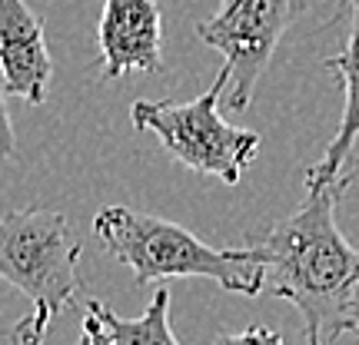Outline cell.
<instances>
[{"instance_id":"obj_1","label":"cell","mask_w":359,"mask_h":345,"mask_svg":"<svg viewBox=\"0 0 359 345\" xmlns=\"http://www.w3.org/2000/svg\"><path fill=\"white\" fill-rule=\"evenodd\" d=\"M353 173L306 186V199L290 216L246 239L263 262V293L293 302L306 319V335L333 342L359 335V249L336 226V206Z\"/></svg>"},{"instance_id":"obj_2","label":"cell","mask_w":359,"mask_h":345,"mask_svg":"<svg viewBox=\"0 0 359 345\" xmlns=\"http://www.w3.org/2000/svg\"><path fill=\"white\" fill-rule=\"evenodd\" d=\"M93 236L133 272L137 286L163 279H213L226 293H263V262L246 246L213 249L170 219L130 206H103L93 216Z\"/></svg>"},{"instance_id":"obj_3","label":"cell","mask_w":359,"mask_h":345,"mask_svg":"<svg viewBox=\"0 0 359 345\" xmlns=\"http://www.w3.org/2000/svg\"><path fill=\"white\" fill-rule=\"evenodd\" d=\"M226 83L230 73L219 66L217 80L196 100H137L130 106V123L140 133H154L163 150L187 169L236 186L259 150V133L230 127L219 116V93Z\"/></svg>"},{"instance_id":"obj_4","label":"cell","mask_w":359,"mask_h":345,"mask_svg":"<svg viewBox=\"0 0 359 345\" xmlns=\"http://www.w3.org/2000/svg\"><path fill=\"white\" fill-rule=\"evenodd\" d=\"M80 253L64 213L40 206L0 213V279L50 316L80 302Z\"/></svg>"},{"instance_id":"obj_5","label":"cell","mask_w":359,"mask_h":345,"mask_svg":"<svg viewBox=\"0 0 359 345\" xmlns=\"http://www.w3.org/2000/svg\"><path fill=\"white\" fill-rule=\"evenodd\" d=\"M293 20V0H223L219 10L196 24V37L223 53L230 73V106L246 110Z\"/></svg>"},{"instance_id":"obj_6","label":"cell","mask_w":359,"mask_h":345,"mask_svg":"<svg viewBox=\"0 0 359 345\" xmlns=\"http://www.w3.org/2000/svg\"><path fill=\"white\" fill-rule=\"evenodd\" d=\"M97 40L107 80H120L130 70H163V13L156 0H103Z\"/></svg>"},{"instance_id":"obj_7","label":"cell","mask_w":359,"mask_h":345,"mask_svg":"<svg viewBox=\"0 0 359 345\" xmlns=\"http://www.w3.org/2000/svg\"><path fill=\"white\" fill-rule=\"evenodd\" d=\"M53 77L50 47L40 17L27 0H0V87L30 106L47 100Z\"/></svg>"},{"instance_id":"obj_8","label":"cell","mask_w":359,"mask_h":345,"mask_svg":"<svg viewBox=\"0 0 359 345\" xmlns=\"http://www.w3.org/2000/svg\"><path fill=\"white\" fill-rule=\"evenodd\" d=\"M353 7V24H349L346 50L326 57L323 66H330L339 83H343V116L336 127L333 140L326 146L323 160L313 169H306V186H320V183H333L346 173V160L353 156V146L359 140V0H346Z\"/></svg>"},{"instance_id":"obj_9","label":"cell","mask_w":359,"mask_h":345,"mask_svg":"<svg viewBox=\"0 0 359 345\" xmlns=\"http://www.w3.org/2000/svg\"><path fill=\"white\" fill-rule=\"evenodd\" d=\"M90 316H97L114 345H180L173 329H170V289L156 286L150 306L143 309L140 319H120L114 309H107L97 299L83 302Z\"/></svg>"},{"instance_id":"obj_10","label":"cell","mask_w":359,"mask_h":345,"mask_svg":"<svg viewBox=\"0 0 359 345\" xmlns=\"http://www.w3.org/2000/svg\"><path fill=\"white\" fill-rule=\"evenodd\" d=\"M217 345H283V335L266 329V325H250L243 332L219 335Z\"/></svg>"},{"instance_id":"obj_11","label":"cell","mask_w":359,"mask_h":345,"mask_svg":"<svg viewBox=\"0 0 359 345\" xmlns=\"http://www.w3.org/2000/svg\"><path fill=\"white\" fill-rule=\"evenodd\" d=\"M17 153V136H13V123L7 113V103H4V87H0V163L11 160Z\"/></svg>"},{"instance_id":"obj_12","label":"cell","mask_w":359,"mask_h":345,"mask_svg":"<svg viewBox=\"0 0 359 345\" xmlns=\"http://www.w3.org/2000/svg\"><path fill=\"white\" fill-rule=\"evenodd\" d=\"M83 335H87L90 345H114V339L107 335V329L100 325V319L90 316V312H87V319H83Z\"/></svg>"},{"instance_id":"obj_13","label":"cell","mask_w":359,"mask_h":345,"mask_svg":"<svg viewBox=\"0 0 359 345\" xmlns=\"http://www.w3.org/2000/svg\"><path fill=\"white\" fill-rule=\"evenodd\" d=\"M306 345H326V342H323L320 335H306Z\"/></svg>"}]
</instances>
